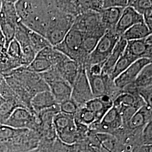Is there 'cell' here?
I'll use <instances>...</instances> for the list:
<instances>
[{
    "label": "cell",
    "mask_w": 152,
    "mask_h": 152,
    "mask_svg": "<svg viewBox=\"0 0 152 152\" xmlns=\"http://www.w3.org/2000/svg\"><path fill=\"white\" fill-rule=\"evenodd\" d=\"M152 32L144 23H140L134 25L127 29L121 36V37L127 41L141 39L151 35Z\"/></svg>",
    "instance_id": "d6986e66"
},
{
    "label": "cell",
    "mask_w": 152,
    "mask_h": 152,
    "mask_svg": "<svg viewBox=\"0 0 152 152\" xmlns=\"http://www.w3.org/2000/svg\"><path fill=\"white\" fill-rule=\"evenodd\" d=\"M0 152H17L15 147L11 142H0Z\"/></svg>",
    "instance_id": "e575fe53"
},
{
    "label": "cell",
    "mask_w": 152,
    "mask_h": 152,
    "mask_svg": "<svg viewBox=\"0 0 152 152\" xmlns=\"http://www.w3.org/2000/svg\"><path fill=\"white\" fill-rule=\"evenodd\" d=\"M136 88H145L152 86V63L144 66L134 82Z\"/></svg>",
    "instance_id": "603a6c76"
},
{
    "label": "cell",
    "mask_w": 152,
    "mask_h": 152,
    "mask_svg": "<svg viewBox=\"0 0 152 152\" xmlns=\"http://www.w3.org/2000/svg\"><path fill=\"white\" fill-rule=\"evenodd\" d=\"M140 142L141 145H152V121L148 123L141 131Z\"/></svg>",
    "instance_id": "1f68e13d"
},
{
    "label": "cell",
    "mask_w": 152,
    "mask_h": 152,
    "mask_svg": "<svg viewBox=\"0 0 152 152\" xmlns=\"http://www.w3.org/2000/svg\"><path fill=\"white\" fill-rule=\"evenodd\" d=\"M136 60H137L124 53L114 65L109 76L113 80H114Z\"/></svg>",
    "instance_id": "44dd1931"
},
{
    "label": "cell",
    "mask_w": 152,
    "mask_h": 152,
    "mask_svg": "<svg viewBox=\"0 0 152 152\" xmlns=\"http://www.w3.org/2000/svg\"><path fill=\"white\" fill-rule=\"evenodd\" d=\"M53 124L57 137L62 142L72 145L80 140L73 116L59 112L55 114Z\"/></svg>",
    "instance_id": "7a4b0ae2"
},
{
    "label": "cell",
    "mask_w": 152,
    "mask_h": 152,
    "mask_svg": "<svg viewBox=\"0 0 152 152\" xmlns=\"http://www.w3.org/2000/svg\"><path fill=\"white\" fill-rule=\"evenodd\" d=\"M113 105V100L108 96L94 98L85 105V107L95 114L96 122H99Z\"/></svg>",
    "instance_id": "4fadbf2b"
},
{
    "label": "cell",
    "mask_w": 152,
    "mask_h": 152,
    "mask_svg": "<svg viewBox=\"0 0 152 152\" xmlns=\"http://www.w3.org/2000/svg\"><path fill=\"white\" fill-rule=\"evenodd\" d=\"M4 77H3V76H2V75H0V85H1V84L2 83V81L4 80Z\"/></svg>",
    "instance_id": "f35d334b"
},
{
    "label": "cell",
    "mask_w": 152,
    "mask_h": 152,
    "mask_svg": "<svg viewBox=\"0 0 152 152\" xmlns=\"http://www.w3.org/2000/svg\"><path fill=\"white\" fill-rule=\"evenodd\" d=\"M152 35L141 39L129 41L124 53L136 60L148 59L152 60Z\"/></svg>",
    "instance_id": "ba28073f"
},
{
    "label": "cell",
    "mask_w": 152,
    "mask_h": 152,
    "mask_svg": "<svg viewBox=\"0 0 152 152\" xmlns=\"http://www.w3.org/2000/svg\"><path fill=\"white\" fill-rule=\"evenodd\" d=\"M17 25L0 15V27L5 38L6 49L10 42L15 38Z\"/></svg>",
    "instance_id": "cb8c5ba5"
},
{
    "label": "cell",
    "mask_w": 152,
    "mask_h": 152,
    "mask_svg": "<svg viewBox=\"0 0 152 152\" xmlns=\"http://www.w3.org/2000/svg\"><path fill=\"white\" fill-rule=\"evenodd\" d=\"M75 20V17L58 9L51 19L45 38L53 47L60 44L72 27Z\"/></svg>",
    "instance_id": "6da1fadb"
},
{
    "label": "cell",
    "mask_w": 152,
    "mask_h": 152,
    "mask_svg": "<svg viewBox=\"0 0 152 152\" xmlns=\"http://www.w3.org/2000/svg\"><path fill=\"white\" fill-rule=\"evenodd\" d=\"M1 6H2V1H0V11L1 10Z\"/></svg>",
    "instance_id": "ab89813d"
},
{
    "label": "cell",
    "mask_w": 152,
    "mask_h": 152,
    "mask_svg": "<svg viewBox=\"0 0 152 152\" xmlns=\"http://www.w3.org/2000/svg\"><path fill=\"white\" fill-rule=\"evenodd\" d=\"M152 60L148 59L136 60L114 80L115 86L122 90L127 86L134 83L142 69L148 64L152 63Z\"/></svg>",
    "instance_id": "9c48e42d"
},
{
    "label": "cell",
    "mask_w": 152,
    "mask_h": 152,
    "mask_svg": "<svg viewBox=\"0 0 152 152\" xmlns=\"http://www.w3.org/2000/svg\"><path fill=\"white\" fill-rule=\"evenodd\" d=\"M74 151H75V145H74V150H73V152H74Z\"/></svg>",
    "instance_id": "b9f144b4"
},
{
    "label": "cell",
    "mask_w": 152,
    "mask_h": 152,
    "mask_svg": "<svg viewBox=\"0 0 152 152\" xmlns=\"http://www.w3.org/2000/svg\"><path fill=\"white\" fill-rule=\"evenodd\" d=\"M6 52L10 58H12L13 59L19 61L22 65V48L20 47V45L17 42L16 39H14L9 44L6 49Z\"/></svg>",
    "instance_id": "f546056e"
},
{
    "label": "cell",
    "mask_w": 152,
    "mask_h": 152,
    "mask_svg": "<svg viewBox=\"0 0 152 152\" xmlns=\"http://www.w3.org/2000/svg\"><path fill=\"white\" fill-rule=\"evenodd\" d=\"M74 118L76 122L87 127L90 126L96 122L95 114L85 106L80 108Z\"/></svg>",
    "instance_id": "d4e9b609"
},
{
    "label": "cell",
    "mask_w": 152,
    "mask_h": 152,
    "mask_svg": "<svg viewBox=\"0 0 152 152\" xmlns=\"http://www.w3.org/2000/svg\"><path fill=\"white\" fill-rule=\"evenodd\" d=\"M5 38L0 27V48L5 49Z\"/></svg>",
    "instance_id": "74e56055"
},
{
    "label": "cell",
    "mask_w": 152,
    "mask_h": 152,
    "mask_svg": "<svg viewBox=\"0 0 152 152\" xmlns=\"http://www.w3.org/2000/svg\"><path fill=\"white\" fill-rule=\"evenodd\" d=\"M57 105L58 104L56 103L50 90L37 93L32 98L31 101V108L36 114L51 108Z\"/></svg>",
    "instance_id": "9a60e30c"
},
{
    "label": "cell",
    "mask_w": 152,
    "mask_h": 152,
    "mask_svg": "<svg viewBox=\"0 0 152 152\" xmlns=\"http://www.w3.org/2000/svg\"><path fill=\"white\" fill-rule=\"evenodd\" d=\"M81 65L66 57L65 59L53 67L58 71L64 80L72 86L78 73Z\"/></svg>",
    "instance_id": "5bb4252c"
},
{
    "label": "cell",
    "mask_w": 152,
    "mask_h": 152,
    "mask_svg": "<svg viewBox=\"0 0 152 152\" xmlns=\"http://www.w3.org/2000/svg\"><path fill=\"white\" fill-rule=\"evenodd\" d=\"M140 23H144L142 15L136 12L132 7L127 6L124 8L120 19L115 27L114 31L121 37L130 28Z\"/></svg>",
    "instance_id": "8fae6325"
},
{
    "label": "cell",
    "mask_w": 152,
    "mask_h": 152,
    "mask_svg": "<svg viewBox=\"0 0 152 152\" xmlns=\"http://www.w3.org/2000/svg\"><path fill=\"white\" fill-rule=\"evenodd\" d=\"M131 152H152V145H140L134 147Z\"/></svg>",
    "instance_id": "8d00e7d4"
},
{
    "label": "cell",
    "mask_w": 152,
    "mask_h": 152,
    "mask_svg": "<svg viewBox=\"0 0 152 152\" xmlns=\"http://www.w3.org/2000/svg\"><path fill=\"white\" fill-rule=\"evenodd\" d=\"M37 114L31 110L23 108H16L4 125L19 129H28L36 131L39 126Z\"/></svg>",
    "instance_id": "8992f818"
},
{
    "label": "cell",
    "mask_w": 152,
    "mask_h": 152,
    "mask_svg": "<svg viewBox=\"0 0 152 152\" xmlns=\"http://www.w3.org/2000/svg\"><path fill=\"white\" fill-rule=\"evenodd\" d=\"M120 36L114 30L107 31L98 41L96 47L88 55L83 64L84 66L104 64L120 39Z\"/></svg>",
    "instance_id": "3957f363"
},
{
    "label": "cell",
    "mask_w": 152,
    "mask_h": 152,
    "mask_svg": "<svg viewBox=\"0 0 152 152\" xmlns=\"http://www.w3.org/2000/svg\"><path fill=\"white\" fill-rule=\"evenodd\" d=\"M48 86L50 91L51 92L58 104L71 98L72 86L63 78L50 83Z\"/></svg>",
    "instance_id": "2e32d148"
},
{
    "label": "cell",
    "mask_w": 152,
    "mask_h": 152,
    "mask_svg": "<svg viewBox=\"0 0 152 152\" xmlns=\"http://www.w3.org/2000/svg\"><path fill=\"white\" fill-rule=\"evenodd\" d=\"M60 112L75 116L80 109L79 105L71 98L59 104Z\"/></svg>",
    "instance_id": "f1b7e54d"
},
{
    "label": "cell",
    "mask_w": 152,
    "mask_h": 152,
    "mask_svg": "<svg viewBox=\"0 0 152 152\" xmlns=\"http://www.w3.org/2000/svg\"><path fill=\"white\" fill-rule=\"evenodd\" d=\"M125 7H115L104 9L100 11V21L107 31L114 30Z\"/></svg>",
    "instance_id": "e0dca14e"
},
{
    "label": "cell",
    "mask_w": 152,
    "mask_h": 152,
    "mask_svg": "<svg viewBox=\"0 0 152 152\" xmlns=\"http://www.w3.org/2000/svg\"><path fill=\"white\" fill-rule=\"evenodd\" d=\"M132 7L139 14L143 15L148 9L152 8V1L149 0H132L129 1V5Z\"/></svg>",
    "instance_id": "4dcf8cb0"
},
{
    "label": "cell",
    "mask_w": 152,
    "mask_h": 152,
    "mask_svg": "<svg viewBox=\"0 0 152 152\" xmlns=\"http://www.w3.org/2000/svg\"><path fill=\"white\" fill-rule=\"evenodd\" d=\"M127 41L122 37H120L111 54L109 56L106 61L104 63L102 72L104 74L109 75L114 68V65L119 60L121 56L124 54Z\"/></svg>",
    "instance_id": "ac0fdd59"
},
{
    "label": "cell",
    "mask_w": 152,
    "mask_h": 152,
    "mask_svg": "<svg viewBox=\"0 0 152 152\" xmlns=\"http://www.w3.org/2000/svg\"><path fill=\"white\" fill-rule=\"evenodd\" d=\"M94 98L85 68L83 65H81L72 86L71 98L80 107H82Z\"/></svg>",
    "instance_id": "5b68a950"
},
{
    "label": "cell",
    "mask_w": 152,
    "mask_h": 152,
    "mask_svg": "<svg viewBox=\"0 0 152 152\" xmlns=\"http://www.w3.org/2000/svg\"><path fill=\"white\" fill-rule=\"evenodd\" d=\"M54 49L53 46L46 47L36 54L32 61L25 67L28 71L41 74L53 67V57Z\"/></svg>",
    "instance_id": "30bf717a"
},
{
    "label": "cell",
    "mask_w": 152,
    "mask_h": 152,
    "mask_svg": "<svg viewBox=\"0 0 152 152\" xmlns=\"http://www.w3.org/2000/svg\"><path fill=\"white\" fill-rule=\"evenodd\" d=\"M16 1H2L1 10L0 11V15L4 17L6 19L17 25L20 20L18 17L15 9Z\"/></svg>",
    "instance_id": "7402d4cb"
},
{
    "label": "cell",
    "mask_w": 152,
    "mask_h": 152,
    "mask_svg": "<svg viewBox=\"0 0 152 152\" xmlns=\"http://www.w3.org/2000/svg\"><path fill=\"white\" fill-rule=\"evenodd\" d=\"M83 40V33L73 24L63 40L53 48L71 60L83 65L81 54Z\"/></svg>",
    "instance_id": "277c9868"
},
{
    "label": "cell",
    "mask_w": 152,
    "mask_h": 152,
    "mask_svg": "<svg viewBox=\"0 0 152 152\" xmlns=\"http://www.w3.org/2000/svg\"><path fill=\"white\" fill-rule=\"evenodd\" d=\"M129 5V1L127 0H106L103 1V9L109 7H126Z\"/></svg>",
    "instance_id": "836d02e7"
},
{
    "label": "cell",
    "mask_w": 152,
    "mask_h": 152,
    "mask_svg": "<svg viewBox=\"0 0 152 152\" xmlns=\"http://www.w3.org/2000/svg\"><path fill=\"white\" fill-rule=\"evenodd\" d=\"M145 103L137 94L121 92L113 100V107L120 114L126 110L132 108H140Z\"/></svg>",
    "instance_id": "7c38bea8"
},
{
    "label": "cell",
    "mask_w": 152,
    "mask_h": 152,
    "mask_svg": "<svg viewBox=\"0 0 152 152\" xmlns=\"http://www.w3.org/2000/svg\"><path fill=\"white\" fill-rule=\"evenodd\" d=\"M137 93L146 105L152 106V86L145 88H137Z\"/></svg>",
    "instance_id": "d6a6232c"
},
{
    "label": "cell",
    "mask_w": 152,
    "mask_h": 152,
    "mask_svg": "<svg viewBox=\"0 0 152 152\" xmlns=\"http://www.w3.org/2000/svg\"><path fill=\"white\" fill-rule=\"evenodd\" d=\"M123 126L122 117L118 110L113 106L99 122L94 124L88 127V131L92 132L113 135L121 130Z\"/></svg>",
    "instance_id": "52a82bcc"
},
{
    "label": "cell",
    "mask_w": 152,
    "mask_h": 152,
    "mask_svg": "<svg viewBox=\"0 0 152 152\" xmlns=\"http://www.w3.org/2000/svg\"><path fill=\"white\" fill-rule=\"evenodd\" d=\"M18 107H21L16 102L5 100L0 105V124H4L13 111Z\"/></svg>",
    "instance_id": "83f0119b"
},
{
    "label": "cell",
    "mask_w": 152,
    "mask_h": 152,
    "mask_svg": "<svg viewBox=\"0 0 152 152\" xmlns=\"http://www.w3.org/2000/svg\"><path fill=\"white\" fill-rule=\"evenodd\" d=\"M25 129H19L11 126L0 124V142H10L19 136Z\"/></svg>",
    "instance_id": "484cf974"
},
{
    "label": "cell",
    "mask_w": 152,
    "mask_h": 152,
    "mask_svg": "<svg viewBox=\"0 0 152 152\" xmlns=\"http://www.w3.org/2000/svg\"><path fill=\"white\" fill-rule=\"evenodd\" d=\"M22 67L19 61L10 58L6 52V49L0 48V75L3 77L11 71Z\"/></svg>",
    "instance_id": "ffe728a7"
},
{
    "label": "cell",
    "mask_w": 152,
    "mask_h": 152,
    "mask_svg": "<svg viewBox=\"0 0 152 152\" xmlns=\"http://www.w3.org/2000/svg\"><path fill=\"white\" fill-rule=\"evenodd\" d=\"M152 8L148 9L143 14L142 16L144 19V22L147 25L149 29L152 31Z\"/></svg>",
    "instance_id": "d590c367"
},
{
    "label": "cell",
    "mask_w": 152,
    "mask_h": 152,
    "mask_svg": "<svg viewBox=\"0 0 152 152\" xmlns=\"http://www.w3.org/2000/svg\"><path fill=\"white\" fill-rule=\"evenodd\" d=\"M36 152V151L34 150V151H31V152Z\"/></svg>",
    "instance_id": "60d3db41"
},
{
    "label": "cell",
    "mask_w": 152,
    "mask_h": 152,
    "mask_svg": "<svg viewBox=\"0 0 152 152\" xmlns=\"http://www.w3.org/2000/svg\"><path fill=\"white\" fill-rule=\"evenodd\" d=\"M28 34L31 46L36 54L46 47L52 46L44 36L37 33L29 29Z\"/></svg>",
    "instance_id": "4316f807"
}]
</instances>
